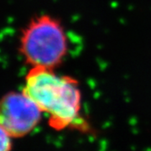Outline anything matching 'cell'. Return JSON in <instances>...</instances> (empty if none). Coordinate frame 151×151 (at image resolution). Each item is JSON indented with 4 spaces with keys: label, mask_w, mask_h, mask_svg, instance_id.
<instances>
[{
    "label": "cell",
    "mask_w": 151,
    "mask_h": 151,
    "mask_svg": "<svg viewBox=\"0 0 151 151\" xmlns=\"http://www.w3.org/2000/svg\"><path fill=\"white\" fill-rule=\"evenodd\" d=\"M23 92L48 114L52 129H85L86 124L81 117V90L75 78L57 75L54 69L34 66L25 77Z\"/></svg>",
    "instance_id": "cell-1"
},
{
    "label": "cell",
    "mask_w": 151,
    "mask_h": 151,
    "mask_svg": "<svg viewBox=\"0 0 151 151\" xmlns=\"http://www.w3.org/2000/svg\"><path fill=\"white\" fill-rule=\"evenodd\" d=\"M68 37L62 24L55 17L33 18L22 31L19 50L28 64L55 69L68 53Z\"/></svg>",
    "instance_id": "cell-2"
},
{
    "label": "cell",
    "mask_w": 151,
    "mask_h": 151,
    "mask_svg": "<svg viewBox=\"0 0 151 151\" xmlns=\"http://www.w3.org/2000/svg\"><path fill=\"white\" fill-rule=\"evenodd\" d=\"M40 108L24 92H11L0 99V126L11 138H20L35 129Z\"/></svg>",
    "instance_id": "cell-3"
},
{
    "label": "cell",
    "mask_w": 151,
    "mask_h": 151,
    "mask_svg": "<svg viewBox=\"0 0 151 151\" xmlns=\"http://www.w3.org/2000/svg\"><path fill=\"white\" fill-rule=\"evenodd\" d=\"M11 148H12L11 137L0 126V151H8L11 150Z\"/></svg>",
    "instance_id": "cell-4"
}]
</instances>
